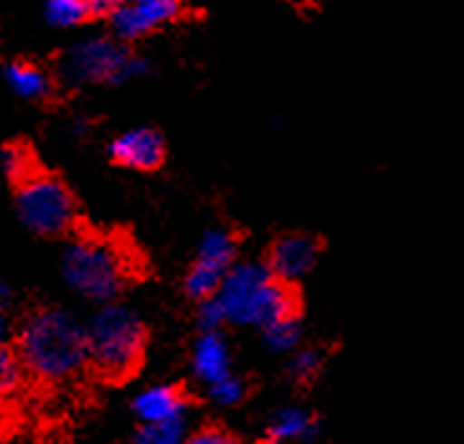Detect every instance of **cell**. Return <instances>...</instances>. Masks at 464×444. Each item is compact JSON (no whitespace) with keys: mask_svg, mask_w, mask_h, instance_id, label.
<instances>
[{"mask_svg":"<svg viewBox=\"0 0 464 444\" xmlns=\"http://www.w3.org/2000/svg\"><path fill=\"white\" fill-rule=\"evenodd\" d=\"M15 351L36 379L49 383L74 379L89 363L87 325L62 307L38 310L24 323Z\"/></svg>","mask_w":464,"mask_h":444,"instance_id":"1","label":"cell"},{"mask_svg":"<svg viewBox=\"0 0 464 444\" xmlns=\"http://www.w3.org/2000/svg\"><path fill=\"white\" fill-rule=\"evenodd\" d=\"M216 300L224 307L227 323L264 328L279 317L300 315L297 294L292 285H285L256 262H237L216 292Z\"/></svg>","mask_w":464,"mask_h":444,"instance_id":"2","label":"cell"},{"mask_svg":"<svg viewBox=\"0 0 464 444\" xmlns=\"http://www.w3.org/2000/svg\"><path fill=\"white\" fill-rule=\"evenodd\" d=\"M145 323L127 304L107 303L87 323L89 363L107 379H127L145 355Z\"/></svg>","mask_w":464,"mask_h":444,"instance_id":"3","label":"cell"},{"mask_svg":"<svg viewBox=\"0 0 464 444\" xmlns=\"http://www.w3.org/2000/svg\"><path fill=\"white\" fill-rule=\"evenodd\" d=\"M132 272V259L122 246L102 236H79L62 256L66 285L89 303H114Z\"/></svg>","mask_w":464,"mask_h":444,"instance_id":"4","label":"cell"},{"mask_svg":"<svg viewBox=\"0 0 464 444\" xmlns=\"http://www.w3.org/2000/svg\"><path fill=\"white\" fill-rule=\"evenodd\" d=\"M150 72V63L135 56L114 38L94 36L76 41L59 62V74L72 87L122 84Z\"/></svg>","mask_w":464,"mask_h":444,"instance_id":"5","label":"cell"},{"mask_svg":"<svg viewBox=\"0 0 464 444\" xmlns=\"http://www.w3.org/2000/svg\"><path fill=\"white\" fill-rule=\"evenodd\" d=\"M15 211L34 234L62 236L76 221V201L59 178L31 173L18 183Z\"/></svg>","mask_w":464,"mask_h":444,"instance_id":"6","label":"cell"},{"mask_svg":"<svg viewBox=\"0 0 464 444\" xmlns=\"http://www.w3.org/2000/svg\"><path fill=\"white\" fill-rule=\"evenodd\" d=\"M234 265H237V236L228 228H208L198 244L196 262L183 282L186 294L193 297L196 303L214 297Z\"/></svg>","mask_w":464,"mask_h":444,"instance_id":"7","label":"cell"},{"mask_svg":"<svg viewBox=\"0 0 464 444\" xmlns=\"http://www.w3.org/2000/svg\"><path fill=\"white\" fill-rule=\"evenodd\" d=\"M180 15V0H142L132 5H117L110 15L114 36L122 41H135L163 28Z\"/></svg>","mask_w":464,"mask_h":444,"instance_id":"8","label":"cell"},{"mask_svg":"<svg viewBox=\"0 0 464 444\" xmlns=\"http://www.w3.org/2000/svg\"><path fill=\"white\" fill-rule=\"evenodd\" d=\"M320 256V241L310 234H287L282 239H276L269 249L266 269L275 275L279 282L292 285L304 275H310V269L317 265Z\"/></svg>","mask_w":464,"mask_h":444,"instance_id":"9","label":"cell"},{"mask_svg":"<svg viewBox=\"0 0 464 444\" xmlns=\"http://www.w3.org/2000/svg\"><path fill=\"white\" fill-rule=\"evenodd\" d=\"M110 158L122 168L150 173L163 165L165 142L152 127H132L110 142Z\"/></svg>","mask_w":464,"mask_h":444,"instance_id":"10","label":"cell"},{"mask_svg":"<svg viewBox=\"0 0 464 444\" xmlns=\"http://www.w3.org/2000/svg\"><path fill=\"white\" fill-rule=\"evenodd\" d=\"M132 409L142 424H160V421H178L186 419L188 411V399L178 386H168V383H158V386H148L135 396Z\"/></svg>","mask_w":464,"mask_h":444,"instance_id":"11","label":"cell"},{"mask_svg":"<svg viewBox=\"0 0 464 444\" xmlns=\"http://www.w3.org/2000/svg\"><path fill=\"white\" fill-rule=\"evenodd\" d=\"M190 366L206 386L231 373V353H228V343L221 335V330H203L193 345Z\"/></svg>","mask_w":464,"mask_h":444,"instance_id":"12","label":"cell"},{"mask_svg":"<svg viewBox=\"0 0 464 444\" xmlns=\"http://www.w3.org/2000/svg\"><path fill=\"white\" fill-rule=\"evenodd\" d=\"M3 82L8 84L13 94H18L21 100L38 101L51 94V76L28 62H11L3 69Z\"/></svg>","mask_w":464,"mask_h":444,"instance_id":"13","label":"cell"},{"mask_svg":"<svg viewBox=\"0 0 464 444\" xmlns=\"http://www.w3.org/2000/svg\"><path fill=\"white\" fill-rule=\"evenodd\" d=\"M314 434H317V419L307 409H300V406L282 409L269 424V437L276 444L307 442V439H313Z\"/></svg>","mask_w":464,"mask_h":444,"instance_id":"14","label":"cell"},{"mask_svg":"<svg viewBox=\"0 0 464 444\" xmlns=\"http://www.w3.org/2000/svg\"><path fill=\"white\" fill-rule=\"evenodd\" d=\"M264 343L266 348H272L276 353H292L300 348L302 341V320L300 315L279 317L275 323L264 325Z\"/></svg>","mask_w":464,"mask_h":444,"instance_id":"15","label":"cell"},{"mask_svg":"<svg viewBox=\"0 0 464 444\" xmlns=\"http://www.w3.org/2000/svg\"><path fill=\"white\" fill-rule=\"evenodd\" d=\"M44 15L53 28H76L89 18L87 3L84 0H46Z\"/></svg>","mask_w":464,"mask_h":444,"instance_id":"16","label":"cell"},{"mask_svg":"<svg viewBox=\"0 0 464 444\" xmlns=\"http://www.w3.org/2000/svg\"><path fill=\"white\" fill-rule=\"evenodd\" d=\"M24 376L25 366L18 351L5 341H0V399H8L18 391L24 383Z\"/></svg>","mask_w":464,"mask_h":444,"instance_id":"17","label":"cell"},{"mask_svg":"<svg viewBox=\"0 0 464 444\" xmlns=\"http://www.w3.org/2000/svg\"><path fill=\"white\" fill-rule=\"evenodd\" d=\"M186 419L160 421V424H142L132 444H186Z\"/></svg>","mask_w":464,"mask_h":444,"instance_id":"18","label":"cell"},{"mask_svg":"<svg viewBox=\"0 0 464 444\" xmlns=\"http://www.w3.org/2000/svg\"><path fill=\"white\" fill-rule=\"evenodd\" d=\"M31 165H34L31 152L25 150L24 145H18V142L5 145V148L0 150V170L11 178L13 183H21V180H25V178L31 176V173H34Z\"/></svg>","mask_w":464,"mask_h":444,"instance_id":"19","label":"cell"},{"mask_svg":"<svg viewBox=\"0 0 464 444\" xmlns=\"http://www.w3.org/2000/svg\"><path fill=\"white\" fill-rule=\"evenodd\" d=\"M320 366H323V358L317 351H310V348L292 351L287 361V379L295 383H307L317 376Z\"/></svg>","mask_w":464,"mask_h":444,"instance_id":"20","label":"cell"},{"mask_svg":"<svg viewBox=\"0 0 464 444\" xmlns=\"http://www.w3.org/2000/svg\"><path fill=\"white\" fill-rule=\"evenodd\" d=\"M208 393H211V399L218 406H237L246 396V383L238 376H234V373H228L224 379L214 381L208 386Z\"/></svg>","mask_w":464,"mask_h":444,"instance_id":"21","label":"cell"},{"mask_svg":"<svg viewBox=\"0 0 464 444\" xmlns=\"http://www.w3.org/2000/svg\"><path fill=\"white\" fill-rule=\"evenodd\" d=\"M198 325L203 330H221L227 325V315H224V307L218 304L214 297H206L198 303Z\"/></svg>","mask_w":464,"mask_h":444,"instance_id":"22","label":"cell"},{"mask_svg":"<svg viewBox=\"0 0 464 444\" xmlns=\"http://www.w3.org/2000/svg\"><path fill=\"white\" fill-rule=\"evenodd\" d=\"M186 444H237V439L221 427H203L186 437Z\"/></svg>","mask_w":464,"mask_h":444,"instance_id":"23","label":"cell"},{"mask_svg":"<svg viewBox=\"0 0 464 444\" xmlns=\"http://www.w3.org/2000/svg\"><path fill=\"white\" fill-rule=\"evenodd\" d=\"M84 3L89 15H112L114 8L120 5V0H84Z\"/></svg>","mask_w":464,"mask_h":444,"instance_id":"24","label":"cell"},{"mask_svg":"<svg viewBox=\"0 0 464 444\" xmlns=\"http://www.w3.org/2000/svg\"><path fill=\"white\" fill-rule=\"evenodd\" d=\"M11 300V287H8V282L0 277V307H5Z\"/></svg>","mask_w":464,"mask_h":444,"instance_id":"25","label":"cell"},{"mask_svg":"<svg viewBox=\"0 0 464 444\" xmlns=\"http://www.w3.org/2000/svg\"><path fill=\"white\" fill-rule=\"evenodd\" d=\"M3 335H5V313L0 307V341H3Z\"/></svg>","mask_w":464,"mask_h":444,"instance_id":"26","label":"cell"},{"mask_svg":"<svg viewBox=\"0 0 464 444\" xmlns=\"http://www.w3.org/2000/svg\"><path fill=\"white\" fill-rule=\"evenodd\" d=\"M132 3H142V0H120V5H132Z\"/></svg>","mask_w":464,"mask_h":444,"instance_id":"27","label":"cell"},{"mask_svg":"<svg viewBox=\"0 0 464 444\" xmlns=\"http://www.w3.org/2000/svg\"><path fill=\"white\" fill-rule=\"evenodd\" d=\"M269 444H276V442H269Z\"/></svg>","mask_w":464,"mask_h":444,"instance_id":"28","label":"cell"}]
</instances>
